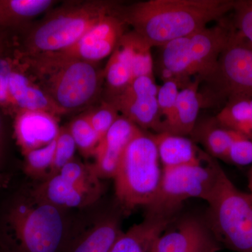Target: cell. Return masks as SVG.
Segmentation results:
<instances>
[{"mask_svg": "<svg viewBox=\"0 0 252 252\" xmlns=\"http://www.w3.org/2000/svg\"><path fill=\"white\" fill-rule=\"evenodd\" d=\"M235 0H148L120 7L127 26L154 46H161L220 21Z\"/></svg>", "mask_w": 252, "mask_h": 252, "instance_id": "6da1fadb", "label": "cell"}, {"mask_svg": "<svg viewBox=\"0 0 252 252\" xmlns=\"http://www.w3.org/2000/svg\"><path fill=\"white\" fill-rule=\"evenodd\" d=\"M69 211L28 190L8 209L0 244L11 252H65L74 220Z\"/></svg>", "mask_w": 252, "mask_h": 252, "instance_id": "7a4b0ae2", "label": "cell"}, {"mask_svg": "<svg viewBox=\"0 0 252 252\" xmlns=\"http://www.w3.org/2000/svg\"><path fill=\"white\" fill-rule=\"evenodd\" d=\"M24 59L37 85L63 114L85 108L98 97L104 77L97 63L52 54L24 56Z\"/></svg>", "mask_w": 252, "mask_h": 252, "instance_id": "3957f363", "label": "cell"}, {"mask_svg": "<svg viewBox=\"0 0 252 252\" xmlns=\"http://www.w3.org/2000/svg\"><path fill=\"white\" fill-rule=\"evenodd\" d=\"M234 32L232 21L223 18L211 28L160 46L162 79L175 81L180 89L191 82L192 77L201 82L216 66Z\"/></svg>", "mask_w": 252, "mask_h": 252, "instance_id": "277c9868", "label": "cell"}, {"mask_svg": "<svg viewBox=\"0 0 252 252\" xmlns=\"http://www.w3.org/2000/svg\"><path fill=\"white\" fill-rule=\"evenodd\" d=\"M120 4L112 1H67L51 9L30 28L24 40V56L58 52L67 49Z\"/></svg>", "mask_w": 252, "mask_h": 252, "instance_id": "5b68a950", "label": "cell"}, {"mask_svg": "<svg viewBox=\"0 0 252 252\" xmlns=\"http://www.w3.org/2000/svg\"><path fill=\"white\" fill-rule=\"evenodd\" d=\"M160 164L153 135L141 130L126 148L114 177L122 212L128 213L152 203L161 182Z\"/></svg>", "mask_w": 252, "mask_h": 252, "instance_id": "8992f818", "label": "cell"}, {"mask_svg": "<svg viewBox=\"0 0 252 252\" xmlns=\"http://www.w3.org/2000/svg\"><path fill=\"white\" fill-rule=\"evenodd\" d=\"M207 221L220 245L252 252V197L239 190L223 169L207 202Z\"/></svg>", "mask_w": 252, "mask_h": 252, "instance_id": "52a82bcc", "label": "cell"}, {"mask_svg": "<svg viewBox=\"0 0 252 252\" xmlns=\"http://www.w3.org/2000/svg\"><path fill=\"white\" fill-rule=\"evenodd\" d=\"M218 162L206 158L200 163L162 168L160 187L148 212L175 217L186 200L200 198L208 201L221 170Z\"/></svg>", "mask_w": 252, "mask_h": 252, "instance_id": "ba28073f", "label": "cell"}, {"mask_svg": "<svg viewBox=\"0 0 252 252\" xmlns=\"http://www.w3.org/2000/svg\"><path fill=\"white\" fill-rule=\"evenodd\" d=\"M41 200L65 209H85L97 203L103 188L92 165L73 159L56 174L32 189Z\"/></svg>", "mask_w": 252, "mask_h": 252, "instance_id": "9c48e42d", "label": "cell"}, {"mask_svg": "<svg viewBox=\"0 0 252 252\" xmlns=\"http://www.w3.org/2000/svg\"><path fill=\"white\" fill-rule=\"evenodd\" d=\"M203 81L210 83L212 89L215 87L217 100L227 102L238 96H252V47L235 30L216 66Z\"/></svg>", "mask_w": 252, "mask_h": 252, "instance_id": "30bf717a", "label": "cell"}, {"mask_svg": "<svg viewBox=\"0 0 252 252\" xmlns=\"http://www.w3.org/2000/svg\"><path fill=\"white\" fill-rule=\"evenodd\" d=\"M158 87L154 77L135 78L117 95L107 99L119 114L133 123L141 130L161 132L157 94Z\"/></svg>", "mask_w": 252, "mask_h": 252, "instance_id": "8fae6325", "label": "cell"}, {"mask_svg": "<svg viewBox=\"0 0 252 252\" xmlns=\"http://www.w3.org/2000/svg\"><path fill=\"white\" fill-rule=\"evenodd\" d=\"M120 6L102 18L77 43L63 51L49 53L65 59L97 63L109 57L126 32L127 24L120 15Z\"/></svg>", "mask_w": 252, "mask_h": 252, "instance_id": "7c38bea8", "label": "cell"}, {"mask_svg": "<svg viewBox=\"0 0 252 252\" xmlns=\"http://www.w3.org/2000/svg\"><path fill=\"white\" fill-rule=\"evenodd\" d=\"M220 249L207 220L185 217L172 220L156 240L152 252H219Z\"/></svg>", "mask_w": 252, "mask_h": 252, "instance_id": "4fadbf2b", "label": "cell"}, {"mask_svg": "<svg viewBox=\"0 0 252 252\" xmlns=\"http://www.w3.org/2000/svg\"><path fill=\"white\" fill-rule=\"evenodd\" d=\"M122 233L117 212L94 214L86 220H74L65 252H109Z\"/></svg>", "mask_w": 252, "mask_h": 252, "instance_id": "5bb4252c", "label": "cell"}, {"mask_svg": "<svg viewBox=\"0 0 252 252\" xmlns=\"http://www.w3.org/2000/svg\"><path fill=\"white\" fill-rule=\"evenodd\" d=\"M141 130L125 117L118 118L94 151L92 166L100 180L114 179L126 148Z\"/></svg>", "mask_w": 252, "mask_h": 252, "instance_id": "9a60e30c", "label": "cell"}, {"mask_svg": "<svg viewBox=\"0 0 252 252\" xmlns=\"http://www.w3.org/2000/svg\"><path fill=\"white\" fill-rule=\"evenodd\" d=\"M60 128L57 117L39 111L19 112L15 123V133L23 154L56 140Z\"/></svg>", "mask_w": 252, "mask_h": 252, "instance_id": "2e32d148", "label": "cell"}, {"mask_svg": "<svg viewBox=\"0 0 252 252\" xmlns=\"http://www.w3.org/2000/svg\"><path fill=\"white\" fill-rule=\"evenodd\" d=\"M175 218L147 212L143 221L119 235L109 252H152L157 239Z\"/></svg>", "mask_w": 252, "mask_h": 252, "instance_id": "e0dca14e", "label": "cell"}, {"mask_svg": "<svg viewBox=\"0 0 252 252\" xmlns=\"http://www.w3.org/2000/svg\"><path fill=\"white\" fill-rule=\"evenodd\" d=\"M9 103L22 111H39L58 117L63 112L37 84L18 71H11L8 79Z\"/></svg>", "mask_w": 252, "mask_h": 252, "instance_id": "ac0fdd59", "label": "cell"}, {"mask_svg": "<svg viewBox=\"0 0 252 252\" xmlns=\"http://www.w3.org/2000/svg\"><path fill=\"white\" fill-rule=\"evenodd\" d=\"M200 83V79H197L180 89L173 114L164 125L162 132L182 136L192 134L203 104V99L198 92Z\"/></svg>", "mask_w": 252, "mask_h": 252, "instance_id": "d6986e66", "label": "cell"}, {"mask_svg": "<svg viewBox=\"0 0 252 252\" xmlns=\"http://www.w3.org/2000/svg\"><path fill=\"white\" fill-rule=\"evenodd\" d=\"M152 135L162 168L200 163L207 158L201 156L193 141L187 136L166 132Z\"/></svg>", "mask_w": 252, "mask_h": 252, "instance_id": "ffe728a7", "label": "cell"}, {"mask_svg": "<svg viewBox=\"0 0 252 252\" xmlns=\"http://www.w3.org/2000/svg\"><path fill=\"white\" fill-rule=\"evenodd\" d=\"M53 0H0V27L27 26L54 7Z\"/></svg>", "mask_w": 252, "mask_h": 252, "instance_id": "44dd1931", "label": "cell"}, {"mask_svg": "<svg viewBox=\"0 0 252 252\" xmlns=\"http://www.w3.org/2000/svg\"><path fill=\"white\" fill-rule=\"evenodd\" d=\"M130 64L134 79L140 77H154L152 46L135 31L126 32L117 46Z\"/></svg>", "mask_w": 252, "mask_h": 252, "instance_id": "7402d4cb", "label": "cell"}, {"mask_svg": "<svg viewBox=\"0 0 252 252\" xmlns=\"http://www.w3.org/2000/svg\"><path fill=\"white\" fill-rule=\"evenodd\" d=\"M216 119L223 127L249 137L252 127V96H238L228 99Z\"/></svg>", "mask_w": 252, "mask_h": 252, "instance_id": "603a6c76", "label": "cell"}, {"mask_svg": "<svg viewBox=\"0 0 252 252\" xmlns=\"http://www.w3.org/2000/svg\"><path fill=\"white\" fill-rule=\"evenodd\" d=\"M195 137L212 157L224 160L236 131L230 130L220 125L218 121L205 123L195 127L193 132Z\"/></svg>", "mask_w": 252, "mask_h": 252, "instance_id": "cb8c5ba5", "label": "cell"}, {"mask_svg": "<svg viewBox=\"0 0 252 252\" xmlns=\"http://www.w3.org/2000/svg\"><path fill=\"white\" fill-rule=\"evenodd\" d=\"M104 77L109 92L108 99L125 90L133 81L130 64L117 47L109 56L104 69Z\"/></svg>", "mask_w": 252, "mask_h": 252, "instance_id": "d4e9b609", "label": "cell"}, {"mask_svg": "<svg viewBox=\"0 0 252 252\" xmlns=\"http://www.w3.org/2000/svg\"><path fill=\"white\" fill-rule=\"evenodd\" d=\"M56 140L41 147L33 149L25 156V171L32 178H49L54 162Z\"/></svg>", "mask_w": 252, "mask_h": 252, "instance_id": "484cf974", "label": "cell"}, {"mask_svg": "<svg viewBox=\"0 0 252 252\" xmlns=\"http://www.w3.org/2000/svg\"><path fill=\"white\" fill-rule=\"evenodd\" d=\"M67 127L83 155L94 156L100 140L85 114L76 118Z\"/></svg>", "mask_w": 252, "mask_h": 252, "instance_id": "4316f807", "label": "cell"}, {"mask_svg": "<svg viewBox=\"0 0 252 252\" xmlns=\"http://www.w3.org/2000/svg\"><path fill=\"white\" fill-rule=\"evenodd\" d=\"M76 149L77 145L68 127H61L59 135L56 138L54 162L49 178L59 173L64 165L74 159Z\"/></svg>", "mask_w": 252, "mask_h": 252, "instance_id": "83f0119b", "label": "cell"}, {"mask_svg": "<svg viewBox=\"0 0 252 252\" xmlns=\"http://www.w3.org/2000/svg\"><path fill=\"white\" fill-rule=\"evenodd\" d=\"M232 12L237 34L252 47V0H235Z\"/></svg>", "mask_w": 252, "mask_h": 252, "instance_id": "f1b7e54d", "label": "cell"}, {"mask_svg": "<svg viewBox=\"0 0 252 252\" xmlns=\"http://www.w3.org/2000/svg\"><path fill=\"white\" fill-rule=\"evenodd\" d=\"M85 115L100 140L108 132L118 118L120 117L115 107L107 101L104 102L97 108L85 114Z\"/></svg>", "mask_w": 252, "mask_h": 252, "instance_id": "f546056e", "label": "cell"}, {"mask_svg": "<svg viewBox=\"0 0 252 252\" xmlns=\"http://www.w3.org/2000/svg\"><path fill=\"white\" fill-rule=\"evenodd\" d=\"M180 90L178 84L173 81H164L163 84L158 87L157 99L161 121V132L164 125L170 120L173 114Z\"/></svg>", "mask_w": 252, "mask_h": 252, "instance_id": "4dcf8cb0", "label": "cell"}, {"mask_svg": "<svg viewBox=\"0 0 252 252\" xmlns=\"http://www.w3.org/2000/svg\"><path fill=\"white\" fill-rule=\"evenodd\" d=\"M225 161L240 166L252 164V140L248 136L237 132L230 144Z\"/></svg>", "mask_w": 252, "mask_h": 252, "instance_id": "1f68e13d", "label": "cell"}, {"mask_svg": "<svg viewBox=\"0 0 252 252\" xmlns=\"http://www.w3.org/2000/svg\"><path fill=\"white\" fill-rule=\"evenodd\" d=\"M12 70L9 61L0 58V104L9 103L8 79Z\"/></svg>", "mask_w": 252, "mask_h": 252, "instance_id": "d6a6232c", "label": "cell"}, {"mask_svg": "<svg viewBox=\"0 0 252 252\" xmlns=\"http://www.w3.org/2000/svg\"><path fill=\"white\" fill-rule=\"evenodd\" d=\"M249 190H250V195L252 197V167L251 170H250V175H249Z\"/></svg>", "mask_w": 252, "mask_h": 252, "instance_id": "836d02e7", "label": "cell"}, {"mask_svg": "<svg viewBox=\"0 0 252 252\" xmlns=\"http://www.w3.org/2000/svg\"><path fill=\"white\" fill-rule=\"evenodd\" d=\"M0 250H1V252H11L9 250H8L6 247L1 245V244H0Z\"/></svg>", "mask_w": 252, "mask_h": 252, "instance_id": "e575fe53", "label": "cell"}, {"mask_svg": "<svg viewBox=\"0 0 252 252\" xmlns=\"http://www.w3.org/2000/svg\"><path fill=\"white\" fill-rule=\"evenodd\" d=\"M1 128H2V127H1V118H0V142H1Z\"/></svg>", "mask_w": 252, "mask_h": 252, "instance_id": "d590c367", "label": "cell"}]
</instances>
